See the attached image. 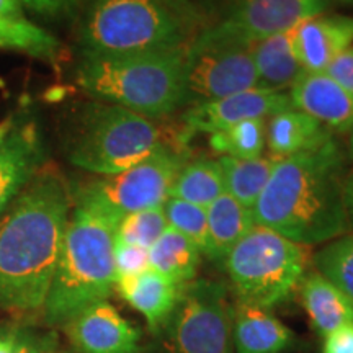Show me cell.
Masks as SVG:
<instances>
[{"mask_svg": "<svg viewBox=\"0 0 353 353\" xmlns=\"http://www.w3.org/2000/svg\"><path fill=\"white\" fill-rule=\"evenodd\" d=\"M59 170L43 165L0 218V309L43 311L70 211Z\"/></svg>", "mask_w": 353, "mask_h": 353, "instance_id": "obj_1", "label": "cell"}, {"mask_svg": "<svg viewBox=\"0 0 353 353\" xmlns=\"http://www.w3.org/2000/svg\"><path fill=\"white\" fill-rule=\"evenodd\" d=\"M345 154L335 139L278 159L252 208L254 221L299 245L327 244L350 231L343 201Z\"/></svg>", "mask_w": 353, "mask_h": 353, "instance_id": "obj_2", "label": "cell"}, {"mask_svg": "<svg viewBox=\"0 0 353 353\" xmlns=\"http://www.w3.org/2000/svg\"><path fill=\"white\" fill-rule=\"evenodd\" d=\"M201 23L193 0H90L79 48L82 57L183 51Z\"/></svg>", "mask_w": 353, "mask_h": 353, "instance_id": "obj_3", "label": "cell"}, {"mask_svg": "<svg viewBox=\"0 0 353 353\" xmlns=\"http://www.w3.org/2000/svg\"><path fill=\"white\" fill-rule=\"evenodd\" d=\"M120 221L99 208L76 203L70 214L52 283L44 303V322L65 325L83 309L107 301L117 285L114 234Z\"/></svg>", "mask_w": 353, "mask_h": 353, "instance_id": "obj_4", "label": "cell"}, {"mask_svg": "<svg viewBox=\"0 0 353 353\" xmlns=\"http://www.w3.org/2000/svg\"><path fill=\"white\" fill-rule=\"evenodd\" d=\"M183 52L82 57L77 83L95 99L156 120L183 107Z\"/></svg>", "mask_w": 353, "mask_h": 353, "instance_id": "obj_5", "label": "cell"}, {"mask_svg": "<svg viewBox=\"0 0 353 353\" xmlns=\"http://www.w3.org/2000/svg\"><path fill=\"white\" fill-rule=\"evenodd\" d=\"M306 263L304 245L255 224L223 265L239 303L270 309L285 301L296 288Z\"/></svg>", "mask_w": 353, "mask_h": 353, "instance_id": "obj_6", "label": "cell"}, {"mask_svg": "<svg viewBox=\"0 0 353 353\" xmlns=\"http://www.w3.org/2000/svg\"><path fill=\"white\" fill-rule=\"evenodd\" d=\"M164 143L156 120L118 105H95L70 145L69 161L79 169L108 176L139 164Z\"/></svg>", "mask_w": 353, "mask_h": 353, "instance_id": "obj_7", "label": "cell"}, {"mask_svg": "<svg viewBox=\"0 0 353 353\" xmlns=\"http://www.w3.org/2000/svg\"><path fill=\"white\" fill-rule=\"evenodd\" d=\"M188 161L185 143L167 141L139 164L83 185L74 193V201L95 206L117 221L136 211L164 206L176 175Z\"/></svg>", "mask_w": 353, "mask_h": 353, "instance_id": "obj_8", "label": "cell"}, {"mask_svg": "<svg viewBox=\"0 0 353 353\" xmlns=\"http://www.w3.org/2000/svg\"><path fill=\"white\" fill-rule=\"evenodd\" d=\"M252 46L216 25L203 28L183 52V107L259 87Z\"/></svg>", "mask_w": 353, "mask_h": 353, "instance_id": "obj_9", "label": "cell"}, {"mask_svg": "<svg viewBox=\"0 0 353 353\" xmlns=\"http://www.w3.org/2000/svg\"><path fill=\"white\" fill-rule=\"evenodd\" d=\"M232 312L221 283H185L164 324L165 353H232Z\"/></svg>", "mask_w": 353, "mask_h": 353, "instance_id": "obj_10", "label": "cell"}, {"mask_svg": "<svg viewBox=\"0 0 353 353\" xmlns=\"http://www.w3.org/2000/svg\"><path fill=\"white\" fill-rule=\"evenodd\" d=\"M329 6L330 0H241L216 26L239 41L255 44L325 13Z\"/></svg>", "mask_w": 353, "mask_h": 353, "instance_id": "obj_11", "label": "cell"}, {"mask_svg": "<svg viewBox=\"0 0 353 353\" xmlns=\"http://www.w3.org/2000/svg\"><path fill=\"white\" fill-rule=\"evenodd\" d=\"M290 108H294L290 92L254 87L224 97V99L188 107L183 113L185 132L182 138L188 141L187 136L195 134V132L214 134L241 121L254 120V118H270Z\"/></svg>", "mask_w": 353, "mask_h": 353, "instance_id": "obj_12", "label": "cell"}, {"mask_svg": "<svg viewBox=\"0 0 353 353\" xmlns=\"http://www.w3.org/2000/svg\"><path fill=\"white\" fill-rule=\"evenodd\" d=\"M65 330L79 353H139L141 332L108 301H99L72 317Z\"/></svg>", "mask_w": 353, "mask_h": 353, "instance_id": "obj_13", "label": "cell"}, {"mask_svg": "<svg viewBox=\"0 0 353 353\" xmlns=\"http://www.w3.org/2000/svg\"><path fill=\"white\" fill-rule=\"evenodd\" d=\"M293 107L316 118L334 134L353 131V99L324 70H304L290 88Z\"/></svg>", "mask_w": 353, "mask_h": 353, "instance_id": "obj_14", "label": "cell"}, {"mask_svg": "<svg viewBox=\"0 0 353 353\" xmlns=\"http://www.w3.org/2000/svg\"><path fill=\"white\" fill-rule=\"evenodd\" d=\"M44 162V145L34 123L13 125L0 144V218L32 182Z\"/></svg>", "mask_w": 353, "mask_h": 353, "instance_id": "obj_15", "label": "cell"}, {"mask_svg": "<svg viewBox=\"0 0 353 353\" xmlns=\"http://www.w3.org/2000/svg\"><path fill=\"white\" fill-rule=\"evenodd\" d=\"M296 54L306 70H325L353 46V17L321 13L296 26Z\"/></svg>", "mask_w": 353, "mask_h": 353, "instance_id": "obj_16", "label": "cell"}, {"mask_svg": "<svg viewBox=\"0 0 353 353\" xmlns=\"http://www.w3.org/2000/svg\"><path fill=\"white\" fill-rule=\"evenodd\" d=\"M114 286L121 298L144 316L151 330H159L165 324L183 288L151 267L138 275L118 278Z\"/></svg>", "mask_w": 353, "mask_h": 353, "instance_id": "obj_17", "label": "cell"}, {"mask_svg": "<svg viewBox=\"0 0 353 353\" xmlns=\"http://www.w3.org/2000/svg\"><path fill=\"white\" fill-rule=\"evenodd\" d=\"M0 50L23 52L54 64L59 61V39L26 17L20 0H0Z\"/></svg>", "mask_w": 353, "mask_h": 353, "instance_id": "obj_18", "label": "cell"}, {"mask_svg": "<svg viewBox=\"0 0 353 353\" xmlns=\"http://www.w3.org/2000/svg\"><path fill=\"white\" fill-rule=\"evenodd\" d=\"M293 332L268 309L239 303L232 312V345L236 353H281Z\"/></svg>", "mask_w": 353, "mask_h": 353, "instance_id": "obj_19", "label": "cell"}, {"mask_svg": "<svg viewBox=\"0 0 353 353\" xmlns=\"http://www.w3.org/2000/svg\"><path fill=\"white\" fill-rule=\"evenodd\" d=\"M332 139L329 128L296 108L273 114L267 125V145L276 159L314 151Z\"/></svg>", "mask_w": 353, "mask_h": 353, "instance_id": "obj_20", "label": "cell"}, {"mask_svg": "<svg viewBox=\"0 0 353 353\" xmlns=\"http://www.w3.org/2000/svg\"><path fill=\"white\" fill-rule=\"evenodd\" d=\"M294 39L296 26L254 44L252 54L259 87L286 92L306 70L296 54Z\"/></svg>", "mask_w": 353, "mask_h": 353, "instance_id": "obj_21", "label": "cell"}, {"mask_svg": "<svg viewBox=\"0 0 353 353\" xmlns=\"http://www.w3.org/2000/svg\"><path fill=\"white\" fill-rule=\"evenodd\" d=\"M208 237L203 254L216 263H224L229 252L255 226L252 210L223 193L206 208Z\"/></svg>", "mask_w": 353, "mask_h": 353, "instance_id": "obj_22", "label": "cell"}, {"mask_svg": "<svg viewBox=\"0 0 353 353\" xmlns=\"http://www.w3.org/2000/svg\"><path fill=\"white\" fill-rule=\"evenodd\" d=\"M301 299L309 319L319 334L325 335L353 322V303L319 272L301 278Z\"/></svg>", "mask_w": 353, "mask_h": 353, "instance_id": "obj_23", "label": "cell"}, {"mask_svg": "<svg viewBox=\"0 0 353 353\" xmlns=\"http://www.w3.org/2000/svg\"><path fill=\"white\" fill-rule=\"evenodd\" d=\"M278 159L273 156L257 159H234L221 156L218 159L223 174L224 193L231 195L241 205L252 210L267 187Z\"/></svg>", "mask_w": 353, "mask_h": 353, "instance_id": "obj_24", "label": "cell"}, {"mask_svg": "<svg viewBox=\"0 0 353 353\" xmlns=\"http://www.w3.org/2000/svg\"><path fill=\"white\" fill-rule=\"evenodd\" d=\"M200 255L201 250L188 237L167 226L164 234L149 249V265L170 280L185 285L195 278Z\"/></svg>", "mask_w": 353, "mask_h": 353, "instance_id": "obj_25", "label": "cell"}, {"mask_svg": "<svg viewBox=\"0 0 353 353\" xmlns=\"http://www.w3.org/2000/svg\"><path fill=\"white\" fill-rule=\"evenodd\" d=\"M224 193L223 174L218 159L198 157L188 161L172 185L170 196L208 208Z\"/></svg>", "mask_w": 353, "mask_h": 353, "instance_id": "obj_26", "label": "cell"}, {"mask_svg": "<svg viewBox=\"0 0 353 353\" xmlns=\"http://www.w3.org/2000/svg\"><path fill=\"white\" fill-rule=\"evenodd\" d=\"M267 145L265 118H254L210 134V148L219 156L234 159L262 157Z\"/></svg>", "mask_w": 353, "mask_h": 353, "instance_id": "obj_27", "label": "cell"}, {"mask_svg": "<svg viewBox=\"0 0 353 353\" xmlns=\"http://www.w3.org/2000/svg\"><path fill=\"white\" fill-rule=\"evenodd\" d=\"M314 265L353 303V236L345 234L327 242L314 255Z\"/></svg>", "mask_w": 353, "mask_h": 353, "instance_id": "obj_28", "label": "cell"}, {"mask_svg": "<svg viewBox=\"0 0 353 353\" xmlns=\"http://www.w3.org/2000/svg\"><path fill=\"white\" fill-rule=\"evenodd\" d=\"M167 219L162 206L136 211L125 216L120 221L114 234V241L125 242V244L138 245L143 249H151L159 237L167 229Z\"/></svg>", "mask_w": 353, "mask_h": 353, "instance_id": "obj_29", "label": "cell"}, {"mask_svg": "<svg viewBox=\"0 0 353 353\" xmlns=\"http://www.w3.org/2000/svg\"><path fill=\"white\" fill-rule=\"evenodd\" d=\"M162 208H164L167 224L174 228L175 231L183 234L185 237H188L203 254L206 247V237H208L206 208L174 196L167 198Z\"/></svg>", "mask_w": 353, "mask_h": 353, "instance_id": "obj_30", "label": "cell"}, {"mask_svg": "<svg viewBox=\"0 0 353 353\" xmlns=\"http://www.w3.org/2000/svg\"><path fill=\"white\" fill-rule=\"evenodd\" d=\"M114 272L118 278L132 276L148 270L149 265V250L143 247L125 244V242L114 241Z\"/></svg>", "mask_w": 353, "mask_h": 353, "instance_id": "obj_31", "label": "cell"}, {"mask_svg": "<svg viewBox=\"0 0 353 353\" xmlns=\"http://www.w3.org/2000/svg\"><path fill=\"white\" fill-rule=\"evenodd\" d=\"M21 6L46 20H63L76 15L82 0H20Z\"/></svg>", "mask_w": 353, "mask_h": 353, "instance_id": "obj_32", "label": "cell"}, {"mask_svg": "<svg viewBox=\"0 0 353 353\" xmlns=\"http://www.w3.org/2000/svg\"><path fill=\"white\" fill-rule=\"evenodd\" d=\"M19 353H63L56 335L19 325Z\"/></svg>", "mask_w": 353, "mask_h": 353, "instance_id": "obj_33", "label": "cell"}, {"mask_svg": "<svg viewBox=\"0 0 353 353\" xmlns=\"http://www.w3.org/2000/svg\"><path fill=\"white\" fill-rule=\"evenodd\" d=\"M353 99V46L341 52L324 70Z\"/></svg>", "mask_w": 353, "mask_h": 353, "instance_id": "obj_34", "label": "cell"}, {"mask_svg": "<svg viewBox=\"0 0 353 353\" xmlns=\"http://www.w3.org/2000/svg\"><path fill=\"white\" fill-rule=\"evenodd\" d=\"M322 353H353V322L325 335Z\"/></svg>", "mask_w": 353, "mask_h": 353, "instance_id": "obj_35", "label": "cell"}, {"mask_svg": "<svg viewBox=\"0 0 353 353\" xmlns=\"http://www.w3.org/2000/svg\"><path fill=\"white\" fill-rule=\"evenodd\" d=\"M0 353H19V325L0 329Z\"/></svg>", "mask_w": 353, "mask_h": 353, "instance_id": "obj_36", "label": "cell"}, {"mask_svg": "<svg viewBox=\"0 0 353 353\" xmlns=\"http://www.w3.org/2000/svg\"><path fill=\"white\" fill-rule=\"evenodd\" d=\"M343 201H345L348 218L353 223V169L347 172L345 180H343Z\"/></svg>", "mask_w": 353, "mask_h": 353, "instance_id": "obj_37", "label": "cell"}, {"mask_svg": "<svg viewBox=\"0 0 353 353\" xmlns=\"http://www.w3.org/2000/svg\"><path fill=\"white\" fill-rule=\"evenodd\" d=\"M13 125H15L13 118H7V120H3L2 123H0V144H2V141L7 138L8 132L12 131Z\"/></svg>", "mask_w": 353, "mask_h": 353, "instance_id": "obj_38", "label": "cell"}, {"mask_svg": "<svg viewBox=\"0 0 353 353\" xmlns=\"http://www.w3.org/2000/svg\"><path fill=\"white\" fill-rule=\"evenodd\" d=\"M348 156L353 159V131L350 132V139H348Z\"/></svg>", "mask_w": 353, "mask_h": 353, "instance_id": "obj_39", "label": "cell"}, {"mask_svg": "<svg viewBox=\"0 0 353 353\" xmlns=\"http://www.w3.org/2000/svg\"><path fill=\"white\" fill-rule=\"evenodd\" d=\"M332 2V0H330ZM335 2H342V3H347V0H335Z\"/></svg>", "mask_w": 353, "mask_h": 353, "instance_id": "obj_40", "label": "cell"}, {"mask_svg": "<svg viewBox=\"0 0 353 353\" xmlns=\"http://www.w3.org/2000/svg\"><path fill=\"white\" fill-rule=\"evenodd\" d=\"M347 6H353V0H347Z\"/></svg>", "mask_w": 353, "mask_h": 353, "instance_id": "obj_41", "label": "cell"}]
</instances>
